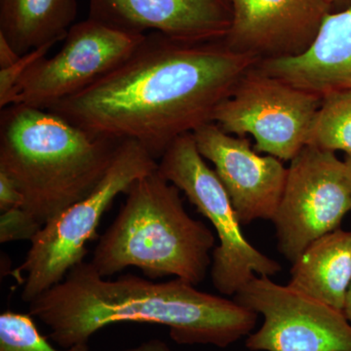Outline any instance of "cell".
I'll return each instance as SVG.
<instances>
[{
	"mask_svg": "<svg viewBox=\"0 0 351 351\" xmlns=\"http://www.w3.org/2000/svg\"><path fill=\"white\" fill-rule=\"evenodd\" d=\"M343 313H345L346 317L348 318V321L351 323V284L350 289H348V295H346V306L345 309H343Z\"/></svg>",
	"mask_w": 351,
	"mask_h": 351,
	"instance_id": "cb8c5ba5",
	"label": "cell"
},
{
	"mask_svg": "<svg viewBox=\"0 0 351 351\" xmlns=\"http://www.w3.org/2000/svg\"><path fill=\"white\" fill-rule=\"evenodd\" d=\"M321 101L322 97L267 75L255 64L219 104L213 122L230 135H251L258 154L291 161L307 145Z\"/></svg>",
	"mask_w": 351,
	"mask_h": 351,
	"instance_id": "52a82bcc",
	"label": "cell"
},
{
	"mask_svg": "<svg viewBox=\"0 0 351 351\" xmlns=\"http://www.w3.org/2000/svg\"><path fill=\"white\" fill-rule=\"evenodd\" d=\"M158 169V162L142 145L123 141L105 177L86 197L46 223L32 240L24 262L14 270L25 274L21 298L29 302L62 282L69 270L84 262L86 243L96 235L103 215L113 200L140 178Z\"/></svg>",
	"mask_w": 351,
	"mask_h": 351,
	"instance_id": "5b68a950",
	"label": "cell"
},
{
	"mask_svg": "<svg viewBox=\"0 0 351 351\" xmlns=\"http://www.w3.org/2000/svg\"><path fill=\"white\" fill-rule=\"evenodd\" d=\"M330 1H331L332 9L338 8V7L351 5V0H330Z\"/></svg>",
	"mask_w": 351,
	"mask_h": 351,
	"instance_id": "484cf974",
	"label": "cell"
},
{
	"mask_svg": "<svg viewBox=\"0 0 351 351\" xmlns=\"http://www.w3.org/2000/svg\"><path fill=\"white\" fill-rule=\"evenodd\" d=\"M127 351H171L169 346L161 339H154L143 343L137 348Z\"/></svg>",
	"mask_w": 351,
	"mask_h": 351,
	"instance_id": "603a6c76",
	"label": "cell"
},
{
	"mask_svg": "<svg viewBox=\"0 0 351 351\" xmlns=\"http://www.w3.org/2000/svg\"><path fill=\"white\" fill-rule=\"evenodd\" d=\"M55 44L56 43H48L36 48L27 54L22 55L12 66L0 69V108L6 107L9 97L25 71L39 60L47 56V53Z\"/></svg>",
	"mask_w": 351,
	"mask_h": 351,
	"instance_id": "ffe728a7",
	"label": "cell"
},
{
	"mask_svg": "<svg viewBox=\"0 0 351 351\" xmlns=\"http://www.w3.org/2000/svg\"><path fill=\"white\" fill-rule=\"evenodd\" d=\"M274 221L278 251L294 263L314 240L338 230L351 210L345 161L306 145L291 160Z\"/></svg>",
	"mask_w": 351,
	"mask_h": 351,
	"instance_id": "ba28073f",
	"label": "cell"
},
{
	"mask_svg": "<svg viewBox=\"0 0 351 351\" xmlns=\"http://www.w3.org/2000/svg\"><path fill=\"white\" fill-rule=\"evenodd\" d=\"M256 66L320 97L351 90V5L327 16L313 45L301 56L258 62Z\"/></svg>",
	"mask_w": 351,
	"mask_h": 351,
	"instance_id": "5bb4252c",
	"label": "cell"
},
{
	"mask_svg": "<svg viewBox=\"0 0 351 351\" xmlns=\"http://www.w3.org/2000/svg\"><path fill=\"white\" fill-rule=\"evenodd\" d=\"M43 226L23 208L8 210L0 216V242L32 241Z\"/></svg>",
	"mask_w": 351,
	"mask_h": 351,
	"instance_id": "d6986e66",
	"label": "cell"
},
{
	"mask_svg": "<svg viewBox=\"0 0 351 351\" xmlns=\"http://www.w3.org/2000/svg\"><path fill=\"white\" fill-rule=\"evenodd\" d=\"M193 134L201 156L214 164L241 225L272 221L287 178L283 161L269 154L260 156L248 138L230 135L215 122Z\"/></svg>",
	"mask_w": 351,
	"mask_h": 351,
	"instance_id": "8fae6325",
	"label": "cell"
},
{
	"mask_svg": "<svg viewBox=\"0 0 351 351\" xmlns=\"http://www.w3.org/2000/svg\"><path fill=\"white\" fill-rule=\"evenodd\" d=\"M145 36L120 31L91 18L73 24L55 56L43 58L25 71L6 107L24 105L48 110L119 66Z\"/></svg>",
	"mask_w": 351,
	"mask_h": 351,
	"instance_id": "9c48e42d",
	"label": "cell"
},
{
	"mask_svg": "<svg viewBox=\"0 0 351 351\" xmlns=\"http://www.w3.org/2000/svg\"><path fill=\"white\" fill-rule=\"evenodd\" d=\"M76 15V0H0V36L22 56L64 40Z\"/></svg>",
	"mask_w": 351,
	"mask_h": 351,
	"instance_id": "2e32d148",
	"label": "cell"
},
{
	"mask_svg": "<svg viewBox=\"0 0 351 351\" xmlns=\"http://www.w3.org/2000/svg\"><path fill=\"white\" fill-rule=\"evenodd\" d=\"M307 145L351 156V90L332 92L322 97Z\"/></svg>",
	"mask_w": 351,
	"mask_h": 351,
	"instance_id": "e0dca14e",
	"label": "cell"
},
{
	"mask_svg": "<svg viewBox=\"0 0 351 351\" xmlns=\"http://www.w3.org/2000/svg\"><path fill=\"white\" fill-rule=\"evenodd\" d=\"M225 41L188 43L145 34L119 66L48 110L93 138L135 141L159 159L215 110L257 64Z\"/></svg>",
	"mask_w": 351,
	"mask_h": 351,
	"instance_id": "6da1fadb",
	"label": "cell"
},
{
	"mask_svg": "<svg viewBox=\"0 0 351 351\" xmlns=\"http://www.w3.org/2000/svg\"><path fill=\"white\" fill-rule=\"evenodd\" d=\"M21 58L4 36H0V69L12 66Z\"/></svg>",
	"mask_w": 351,
	"mask_h": 351,
	"instance_id": "7402d4cb",
	"label": "cell"
},
{
	"mask_svg": "<svg viewBox=\"0 0 351 351\" xmlns=\"http://www.w3.org/2000/svg\"><path fill=\"white\" fill-rule=\"evenodd\" d=\"M120 143L91 137L43 108L10 105L0 112V171L19 188L23 209L43 226L91 193Z\"/></svg>",
	"mask_w": 351,
	"mask_h": 351,
	"instance_id": "3957f363",
	"label": "cell"
},
{
	"mask_svg": "<svg viewBox=\"0 0 351 351\" xmlns=\"http://www.w3.org/2000/svg\"><path fill=\"white\" fill-rule=\"evenodd\" d=\"M158 171L216 230L219 244L212 252L211 278L221 294L234 295L256 276L271 277L281 271L280 263L244 237L230 195L198 152L193 133L176 138L161 156Z\"/></svg>",
	"mask_w": 351,
	"mask_h": 351,
	"instance_id": "8992f818",
	"label": "cell"
},
{
	"mask_svg": "<svg viewBox=\"0 0 351 351\" xmlns=\"http://www.w3.org/2000/svg\"><path fill=\"white\" fill-rule=\"evenodd\" d=\"M346 175L348 179V186L351 191V156H346L345 159Z\"/></svg>",
	"mask_w": 351,
	"mask_h": 351,
	"instance_id": "d4e9b609",
	"label": "cell"
},
{
	"mask_svg": "<svg viewBox=\"0 0 351 351\" xmlns=\"http://www.w3.org/2000/svg\"><path fill=\"white\" fill-rule=\"evenodd\" d=\"M292 263L290 287L343 313L351 284V232L338 228L323 235Z\"/></svg>",
	"mask_w": 351,
	"mask_h": 351,
	"instance_id": "9a60e30c",
	"label": "cell"
},
{
	"mask_svg": "<svg viewBox=\"0 0 351 351\" xmlns=\"http://www.w3.org/2000/svg\"><path fill=\"white\" fill-rule=\"evenodd\" d=\"M0 351H89L87 343L57 350L39 332L31 314L5 311L0 315Z\"/></svg>",
	"mask_w": 351,
	"mask_h": 351,
	"instance_id": "ac0fdd59",
	"label": "cell"
},
{
	"mask_svg": "<svg viewBox=\"0 0 351 351\" xmlns=\"http://www.w3.org/2000/svg\"><path fill=\"white\" fill-rule=\"evenodd\" d=\"M181 193L158 169L134 182L95 248L90 263L97 272L106 278L134 267L151 279L202 282L212 265L214 233L189 216Z\"/></svg>",
	"mask_w": 351,
	"mask_h": 351,
	"instance_id": "277c9868",
	"label": "cell"
},
{
	"mask_svg": "<svg viewBox=\"0 0 351 351\" xmlns=\"http://www.w3.org/2000/svg\"><path fill=\"white\" fill-rule=\"evenodd\" d=\"M232 27L223 39L233 52L258 62L301 56L332 13L330 0H232Z\"/></svg>",
	"mask_w": 351,
	"mask_h": 351,
	"instance_id": "7c38bea8",
	"label": "cell"
},
{
	"mask_svg": "<svg viewBox=\"0 0 351 351\" xmlns=\"http://www.w3.org/2000/svg\"><path fill=\"white\" fill-rule=\"evenodd\" d=\"M24 196L16 182L3 171H0V211L22 208Z\"/></svg>",
	"mask_w": 351,
	"mask_h": 351,
	"instance_id": "44dd1931",
	"label": "cell"
},
{
	"mask_svg": "<svg viewBox=\"0 0 351 351\" xmlns=\"http://www.w3.org/2000/svg\"><path fill=\"white\" fill-rule=\"evenodd\" d=\"M29 308L64 348L87 343L95 332L122 322L163 325L178 345L226 348L253 332L258 318L234 300L201 292L182 279L154 282L125 274L107 280L86 262Z\"/></svg>",
	"mask_w": 351,
	"mask_h": 351,
	"instance_id": "7a4b0ae2",
	"label": "cell"
},
{
	"mask_svg": "<svg viewBox=\"0 0 351 351\" xmlns=\"http://www.w3.org/2000/svg\"><path fill=\"white\" fill-rule=\"evenodd\" d=\"M233 297L263 317L245 341L249 350L351 351V323L345 313L289 285L256 276Z\"/></svg>",
	"mask_w": 351,
	"mask_h": 351,
	"instance_id": "30bf717a",
	"label": "cell"
},
{
	"mask_svg": "<svg viewBox=\"0 0 351 351\" xmlns=\"http://www.w3.org/2000/svg\"><path fill=\"white\" fill-rule=\"evenodd\" d=\"M89 18L127 32H159L174 40H223L232 25V0H89Z\"/></svg>",
	"mask_w": 351,
	"mask_h": 351,
	"instance_id": "4fadbf2b",
	"label": "cell"
}]
</instances>
